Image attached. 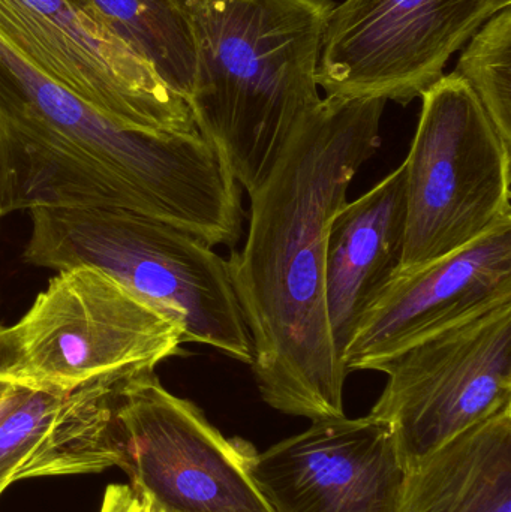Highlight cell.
Here are the masks:
<instances>
[{"mask_svg":"<svg viewBox=\"0 0 511 512\" xmlns=\"http://www.w3.org/2000/svg\"><path fill=\"white\" fill-rule=\"evenodd\" d=\"M386 99L326 96L249 191L248 237L227 259L267 405L311 421L345 417L348 370L326 306L327 234L381 146Z\"/></svg>","mask_w":511,"mask_h":512,"instance_id":"obj_1","label":"cell"},{"mask_svg":"<svg viewBox=\"0 0 511 512\" xmlns=\"http://www.w3.org/2000/svg\"><path fill=\"white\" fill-rule=\"evenodd\" d=\"M33 209L128 210L200 237L242 239V188L194 134L111 122L0 36V219Z\"/></svg>","mask_w":511,"mask_h":512,"instance_id":"obj_2","label":"cell"},{"mask_svg":"<svg viewBox=\"0 0 511 512\" xmlns=\"http://www.w3.org/2000/svg\"><path fill=\"white\" fill-rule=\"evenodd\" d=\"M191 29L195 128L252 191L320 104L317 69L335 0H176Z\"/></svg>","mask_w":511,"mask_h":512,"instance_id":"obj_3","label":"cell"},{"mask_svg":"<svg viewBox=\"0 0 511 512\" xmlns=\"http://www.w3.org/2000/svg\"><path fill=\"white\" fill-rule=\"evenodd\" d=\"M24 261L62 271L92 267L179 322L200 343L251 366V337L227 259L165 222L104 209H33Z\"/></svg>","mask_w":511,"mask_h":512,"instance_id":"obj_4","label":"cell"},{"mask_svg":"<svg viewBox=\"0 0 511 512\" xmlns=\"http://www.w3.org/2000/svg\"><path fill=\"white\" fill-rule=\"evenodd\" d=\"M404 161L405 240L395 276L419 270L511 221V147L455 71L422 93Z\"/></svg>","mask_w":511,"mask_h":512,"instance_id":"obj_5","label":"cell"},{"mask_svg":"<svg viewBox=\"0 0 511 512\" xmlns=\"http://www.w3.org/2000/svg\"><path fill=\"white\" fill-rule=\"evenodd\" d=\"M255 448L227 439L155 369L129 379L104 430L102 456L164 512H272L249 474Z\"/></svg>","mask_w":511,"mask_h":512,"instance_id":"obj_6","label":"cell"},{"mask_svg":"<svg viewBox=\"0 0 511 512\" xmlns=\"http://www.w3.org/2000/svg\"><path fill=\"white\" fill-rule=\"evenodd\" d=\"M33 388L74 390L128 369H156L180 354L179 322L98 268L59 271L14 325Z\"/></svg>","mask_w":511,"mask_h":512,"instance_id":"obj_7","label":"cell"},{"mask_svg":"<svg viewBox=\"0 0 511 512\" xmlns=\"http://www.w3.org/2000/svg\"><path fill=\"white\" fill-rule=\"evenodd\" d=\"M0 36L45 77L122 128L198 132L185 99L90 0H0Z\"/></svg>","mask_w":511,"mask_h":512,"instance_id":"obj_8","label":"cell"},{"mask_svg":"<svg viewBox=\"0 0 511 512\" xmlns=\"http://www.w3.org/2000/svg\"><path fill=\"white\" fill-rule=\"evenodd\" d=\"M511 0H344L330 14L317 69L332 98L408 105Z\"/></svg>","mask_w":511,"mask_h":512,"instance_id":"obj_9","label":"cell"},{"mask_svg":"<svg viewBox=\"0 0 511 512\" xmlns=\"http://www.w3.org/2000/svg\"><path fill=\"white\" fill-rule=\"evenodd\" d=\"M371 415L386 421L408 471L511 406V303L405 349L384 363Z\"/></svg>","mask_w":511,"mask_h":512,"instance_id":"obj_10","label":"cell"},{"mask_svg":"<svg viewBox=\"0 0 511 512\" xmlns=\"http://www.w3.org/2000/svg\"><path fill=\"white\" fill-rule=\"evenodd\" d=\"M408 468L386 421H312L249 460V474L272 512H399Z\"/></svg>","mask_w":511,"mask_h":512,"instance_id":"obj_11","label":"cell"},{"mask_svg":"<svg viewBox=\"0 0 511 512\" xmlns=\"http://www.w3.org/2000/svg\"><path fill=\"white\" fill-rule=\"evenodd\" d=\"M511 303V221L419 270L393 276L357 324L348 373L377 370L405 349Z\"/></svg>","mask_w":511,"mask_h":512,"instance_id":"obj_12","label":"cell"},{"mask_svg":"<svg viewBox=\"0 0 511 512\" xmlns=\"http://www.w3.org/2000/svg\"><path fill=\"white\" fill-rule=\"evenodd\" d=\"M405 216L402 164L371 191L347 201L332 219L327 234L326 306L333 346L342 361L363 313L398 271Z\"/></svg>","mask_w":511,"mask_h":512,"instance_id":"obj_13","label":"cell"},{"mask_svg":"<svg viewBox=\"0 0 511 512\" xmlns=\"http://www.w3.org/2000/svg\"><path fill=\"white\" fill-rule=\"evenodd\" d=\"M399 512H511V406L411 468Z\"/></svg>","mask_w":511,"mask_h":512,"instance_id":"obj_14","label":"cell"},{"mask_svg":"<svg viewBox=\"0 0 511 512\" xmlns=\"http://www.w3.org/2000/svg\"><path fill=\"white\" fill-rule=\"evenodd\" d=\"M159 77L188 101L195 78L191 29L176 0H90Z\"/></svg>","mask_w":511,"mask_h":512,"instance_id":"obj_15","label":"cell"},{"mask_svg":"<svg viewBox=\"0 0 511 512\" xmlns=\"http://www.w3.org/2000/svg\"><path fill=\"white\" fill-rule=\"evenodd\" d=\"M461 51L456 74L511 147V6L492 15Z\"/></svg>","mask_w":511,"mask_h":512,"instance_id":"obj_16","label":"cell"},{"mask_svg":"<svg viewBox=\"0 0 511 512\" xmlns=\"http://www.w3.org/2000/svg\"><path fill=\"white\" fill-rule=\"evenodd\" d=\"M68 391L35 388L0 423V495L20 481L24 469L56 424Z\"/></svg>","mask_w":511,"mask_h":512,"instance_id":"obj_17","label":"cell"},{"mask_svg":"<svg viewBox=\"0 0 511 512\" xmlns=\"http://www.w3.org/2000/svg\"><path fill=\"white\" fill-rule=\"evenodd\" d=\"M99 512H164L131 484H111L105 489Z\"/></svg>","mask_w":511,"mask_h":512,"instance_id":"obj_18","label":"cell"},{"mask_svg":"<svg viewBox=\"0 0 511 512\" xmlns=\"http://www.w3.org/2000/svg\"><path fill=\"white\" fill-rule=\"evenodd\" d=\"M23 367L20 340L12 327L0 325V378L20 379Z\"/></svg>","mask_w":511,"mask_h":512,"instance_id":"obj_19","label":"cell"},{"mask_svg":"<svg viewBox=\"0 0 511 512\" xmlns=\"http://www.w3.org/2000/svg\"><path fill=\"white\" fill-rule=\"evenodd\" d=\"M35 388L18 379L0 378V423L21 405Z\"/></svg>","mask_w":511,"mask_h":512,"instance_id":"obj_20","label":"cell"}]
</instances>
